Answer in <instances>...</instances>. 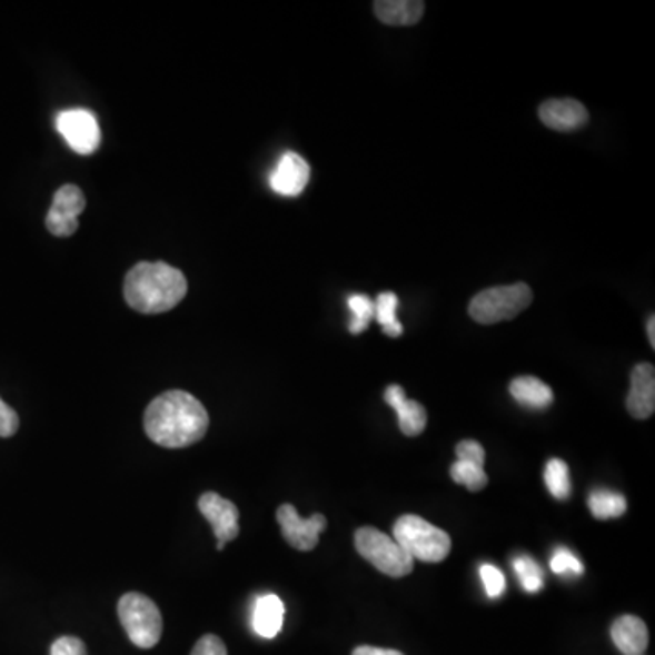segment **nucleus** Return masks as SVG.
Returning a JSON list of instances; mask_svg holds the SVG:
<instances>
[{
	"mask_svg": "<svg viewBox=\"0 0 655 655\" xmlns=\"http://www.w3.org/2000/svg\"><path fill=\"white\" fill-rule=\"evenodd\" d=\"M191 655H228V652H226V646L225 643H222V639L214 636V634H208V636L200 637V639L197 641V645L193 646Z\"/></svg>",
	"mask_w": 655,
	"mask_h": 655,
	"instance_id": "c756f323",
	"label": "nucleus"
},
{
	"mask_svg": "<svg viewBox=\"0 0 655 655\" xmlns=\"http://www.w3.org/2000/svg\"><path fill=\"white\" fill-rule=\"evenodd\" d=\"M480 580H483V585H485L486 596L492 597V599H497V597L503 596L505 594L506 588V579L503 576V572L494 565H483L480 566Z\"/></svg>",
	"mask_w": 655,
	"mask_h": 655,
	"instance_id": "a878e982",
	"label": "nucleus"
},
{
	"mask_svg": "<svg viewBox=\"0 0 655 655\" xmlns=\"http://www.w3.org/2000/svg\"><path fill=\"white\" fill-rule=\"evenodd\" d=\"M626 408L636 419H648L655 411V370L648 363H641L631 376V391L626 397Z\"/></svg>",
	"mask_w": 655,
	"mask_h": 655,
	"instance_id": "f8f14e48",
	"label": "nucleus"
},
{
	"mask_svg": "<svg viewBox=\"0 0 655 655\" xmlns=\"http://www.w3.org/2000/svg\"><path fill=\"white\" fill-rule=\"evenodd\" d=\"M351 655H403L397 651H388V648H376V646H359Z\"/></svg>",
	"mask_w": 655,
	"mask_h": 655,
	"instance_id": "7c9ffc66",
	"label": "nucleus"
},
{
	"mask_svg": "<svg viewBox=\"0 0 655 655\" xmlns=\"http://www.w3.org/2000/svg\"><path fill=\"white\" fill-rule=\"evenodd\" d=\"M57 130L71 150L90 156L99 148L100 128L96 116L88 110H66L57 116Z\"/></svg>",
	"mask_w": 655,
	"mask_h": 655,
	"instance_id": "0eeeda50",
	"label": "nucleus"
},
{
	"mask_svg": "<svg viewBox=\"0 0 655 655\" xmlns=\"http://www.w3.org/2000/svg\"><path fill=\"white\" fill-rule=\"evenodd\" d=\"M539 119L552 130L574 131L588 122V111L579 100L550 99L540 105Z\"/></svg>",
	"mask_w": 655,
	"mask_h": 655,
	"instance_id": "ddd939ff",
	"label": "nucleus"
},
{
	"mask_svg": "<svg viewBox=\"0 0 655 655\" xmlns=\"http://www.w3.org/2000/svg\"><path fill=\"white\" fill-rule=\"evenodd\" d=\"M451 479L465 485L470 492H479L488 485L485 466L470 460H456L450 468Z\"/></svg>",
	"mask_w": 655,
	"mask_h": 655,
	"instance_id": "4be33fe9",
	"label": "nucleus"
},
{
	"mask_svg": "<svg viewBox=\"0 0 655 655\" xmlns=\"http://www.w3.org/2000/svg\"><path fill=\"white\" fill-rule=\"evenodd\" d=\"M348 308L351 311V334L354 336L363 334L368 328V325H370V320L376 316V302L368 296H351L348 299Z\"/></svg>",
	"mask_w": 655,
	"mask_h": 655,
	"instance_id": "b1692460",
	"label": "nucleus"
},
{
	"mask_svg": "<svg viewBox=\"0 0 655 655\" xmlns=\"http://www.w3.org/2000/svg\"><path fill=\"white\" fill-rule=\"evenodd\" d=\"M514 570L519 576L520 585L528 594H537L545 586V574L536 560L528 556H520L514 560Z\"/></svg>",
	"mask_w": 655,
	"mask_h": 655,
	"instance_id": "5701e85b",
	"label": "nucleus"
},
{
	"mask_svg": "<svg viewBox=\"0 0 655 655\" xmlns=\"http://www.w3.org/2000/svg\"><path fill=\"white\" fill-rule=\"evenodd\" d=\"M510 394L519 405L534 410H545L554 403V391L550 386L537 377L523 376L510 383Z\"/></svg>",
	"mask_w": 655,
	"mask_h": 655,
	"instance_id": "a211bd4d",
	"label": "nucleus"
},
{
	"mask_svg": "<svg viewBox=\"0 0 655 655\" xmlns=\"http://www.w3.org/2000/svg\"><path fill=\"white\" fill-rule=\"evenodd\" d=\"M545 483L552 496L556 497V499L565 500L570 497V470H568V465H566L565 460H548V465L545 468Z\"/></svg>",
	"mask_w": 655,
	"mask_h": 655,
	"instance_id": "412c9836",
	"label": "nucleus"
},
{
	"mask_svg": "<svg viewBox=\"0 0 655 655\" xmlns=\"http://www.w3.org/2000/svg\"><path fill=\"white\" fill-rule=\"evenodd\" d=\"M588 508L596 519H614L625 514L626 499L616 492L596 490L588 497Z\"/></svg>",
	"mask_w": 655,
	"mask_h": 655,
	"instance_id": "6ab92c4d",
	"label": "nucleus"
},
{
	"mask_svg": "<svg viewBox=\"0 0 655 655\" xmlns=\"http://www.w3.org/2000/svg\"><path fill=\"white\" fill-rule=\"evenodd\" d=\"M356 548L360 556L386 576L405 577L414 570L416 560L406 554L405 548L394 537L371 526L356 532Z\"/></svg>",
	"mask_w": 655,
	"mask_h": 655,
	"instance_id": "423d86ee",
	"label": "nucleus"
},
{
	"mask_svg": "<svg viewBox=\"0 0 655 655\" xmlns=\"http://www.w3.org/2000/svg\"><path fill=\"white\" fill-rule=\"evenodd\" d=\"M120 625L133 645L139 648H153L162 636V616L150 597L130 592L120 597L117 606Z\"/></svg>",
	"mask_w": 655,
	"mask_h": 655,
	"instance_id": "39448f33",
	"label": "nucleus"
},
{
	"mask_svg": "<svg viewBox=\"0 0 655 655\" xmlns=\"http://www.w3.org/2000/svg\"><path fill=\"white\" fill-rule=\"evenodd\" d=\"M51 655H88L86 645L77 637H59V639L51 645Z\"/></svg>",
	"mask_w": 655,
	"mask_h": 655,
	"instance_id": "cd10ccee",
	"label": "nucleus"
},
{
	"mask_svg": "<svg viewBox=\"0 0 655 655\" xmlns=\"http://www.w3.org/2000/svg\"><path fill=\"white\" fill-rule=\"evenodd\" d=\"M391 537L411 559L423 563H440L451 550L450 536L419 516L399 517Z\"/></svg>",
	"mask_w": 655,
	"mask_h": 655,
	"instance_id": "7ed1b4c3",
	"label": "nucleus"
},
{
	"mask_svg": "<svg viewBox=\"0 0 655 655\" xmlns=\"http://www.w3.org/2000/svg\"><path fill=\"white\" fill-rule=\"evenodd\" d=\"M210 417L205 406L188 391L170 390L151 400L145 411V431L156 445L186 448L206 436Z\"/></svg>",
	"mask_w": 655,
	"mask_h": 655,
	"instance_id": "f257e3e1",
	"label": "nucleus"
},
{
	"mask_svg": "<svg viewBox=\"0 0 655 655\" xmlns=\"http://www.w3.org/2000/svg\"><path fill=\"white\" fill-rule=\"evenodd\" d=\"M282 623H285V603L280 601V597L274 594L257 597L254 616H251V626L257 636L274 639L282 631Z\"/></svg>",
	"mask_w": 655,
	"mask_h": 655,
	"instance_id": "dca6fc26",
	"label": "nucleus"
},
{
	"mask_svg": "<svg viewBox=\"0 0 655 655\" xmlns=\"http://www.w3.org/2000/svg\"><path fill=\"white\" fill-rule=\"evenodd\" d=\"M397 306H399V299H397L396 294H391V291H385V294H380V296L377 297L376 316L374 317H376L377 322L383 326V331H385L388 337L403 336V325H400L396 316Z\"/></svg>",
	"mask_w": 655,
	"mask_h": 655,
	"instance_id": "aec40b11",
	"label": "nucleus"
},
{
	"mask_svg": "<svg viewBox=\"0 0 655 655\" xmlns=\"http://www.w3.org/2000/svg\"><path fill=\"white\" fill-rule=\"evenodd\" d=\"M550 568L557 576H580L585 572V566L580 563L576 554H572L568 548L560 546L554 552L550 559Z\"/></svg>",
	"mask_w": 655,
	"mask_h": 655,
	"instance_id": "393cba45",
	"label": "nucleus"
},
{
	"mask_svg": "<svg viewBox=\"0 0 655 655\" xmlns=\"http://www.w3.org/2000/svg\"><path fill=\"white\" fill-rule=\"evenodd\" d=\"M612 641L623 655H645L651 637L645 621L636 616H623L614 621Z\"/></svg>",
	"mask_w": 655,
	"mask_h": 655,
	"instance_id": "2eb2a0df",
	"label": "nucleus"
},
{
	"mask_svg": "<svg viewBox=\"0 0 655 655\" xmlns=\"http://www.w3.org/2000/svg\"><path fill=\"white\" fill-rule=\"evenodd\" d=\"M17 430H19L17 411L0 399V437L16 436Z\"/></svg>",
	"mask_w": 655,
	"mask_h": 655,
	"instance_id": "c85d7f7f",
	"label": "nucleus"
},
{
	"mask_svg": "<svg viewBox=\"0 0 655 655\" xmlns=\"http://www.w3.org/2000/svg\"><path fill=\"white\" fill-rule=\"evenodd\" d=\"M199 510L214 526L217 537V550H225L226 543L239 536V510L231 500L225 499L216 492H206L199 499Z\"/></svg>",
	"mask_w": 655,
	"mask_h": 655,
	"instance_id": "9d476101",
	"label": "nucleus"
},
{
	"mask_svg": "<svg viewBox=\"0 0 655 655\" xmlns=\"http://www.w3.org/2000/svg\"><path fill=\"white\" fill-rule=\"evenodd\" d=\"M277 523L282 530V537L296 550L310 552L319 545V536L326 528V517L316 516L302 519L291 505H280L277 510Z\"/></svg>",
	"mask_w": 655,
	"mask_h": 655,
	"instance_id": "1a4fd4ad",
	"label": "nucleus"
},
{
	"mask_svg": "<svg viewBox=\"0 0 655 655\" xmlns=\"http://www.w3.org/2000/svg\"><path fill=\"white\" fill-rule=\"evenodd\" d=\"M385 400L397 411L399 428L405 436L417 437L425 431L428 423L425 406L419 405L417 400L406 399L405 390L399 385L386 388Z\"/></svg>",
	"mask_w": 655,
	"mask_h": 655,
	"instance_id": "4468645a",
	"label": "nucleus"
},
{
	"mask_svg": "<svg viewBox=\"0 0 655 655\" xmlns=\"http://www.w3.org/2000/svg\"><path fill=\"white\" fill-rule=\"evenodd\" d=\"M374 11L383 24L414 26L425 13V2H420V0H377Z\"/></svg>",
	"mask_w": 655,
	"mask_h": 655,
	"instance_id": "f3484780",
	"label": "nucleus"
},
{
	"mask_svg": "<svg viewBox=\"0 0 655 655\" xmlns=\"http://www.w3.org/2000/svg\"><path fill=\"white\" fill-rule=\"evenodd\" d=\"M532 300L534 294L525 282L496 286L477 294L468 306V314L479 325H496L519 316L520 311L532 305Z\"/></svg>",
	"mask_w": 655,
	"mask_h": 655,
	"instance_id": "20e7f679",
	"label": "nucleus"
},
{
	"mask_svg": "<svg viewBox=\"0 0 655 655\" xmlns=\"http://www.w3.org/2000/svg\"><path fill=\"white\" fill-rule=\"evenodd\" d=\"M85 193L79 186L64 185L57 190L53 197L46 226L48 231L56 237H70L79 230V216L85 211Z\"/></svg>",
	"mask_w": 655,
	"mask_h": 655,
	"instance_id": "6e6552de",
	"label": "nucleus"
},
{
	"mask_svg": "<svg viewBox=\"0 0 655 655\" xmlns=\"http://www.w3.org/2000/svg\"><path fill=\"white\" fill-rule=\"evenodd\" d=\"M457 460H470L485 466V448L477 440H460L456 448Z\"/></svg>",
	"mask_w": 655,
	"mask_h": 655,
	"instance_id": "bb28decb",
	"label": "nucleus"
},
{
	"mask_svg": "<svg viewBox=\"0 0 655 655\" xmlns=\"http://www.w3.org/2000/svg\"><path fill=\"white\" fill-rule=\"evenodd\" d=\"M188 291L182 271L166 262H139L125 279V299L146 316L165 314L179 305Z\"/></svg>",
	"mask_w": 655,
	"mask_h": 655,
	"instance_id": "f03ea898",
	"label": "nucleus"
},
{
	"mask_svg": "<svg viewBox=\"0 0 655 655\" xmlns=\"http://www.w3.org/2000/svg\"><path fill=\"white\" fill-rule=\"evenodd\" d=\"M310 180V166L294 151H286L271 171L270 188L282 197H297L302 193Z\"/></svg>",
	"mask_w": 655,
	"mask_h": 655,
	"instance_id": "9b49d317",
	"label": "nucleus"
},
{
	"mask_svg": "<svg viewBox=\"0 0 655 655\" xmlns=\"http://www.w3.org/2000/svg\"><path fill=\"white\" fill-rule=\"evenodd\" d=\"M646 334H648V339H651L652 348H655V317L652 316L648 319V325H646Z\"/></svg>",
	"mask_w": 655,
	"mask_h": 655,
	"instance_id": "2f4dec72",
	"label": "nucleus"
}]
</instances>
